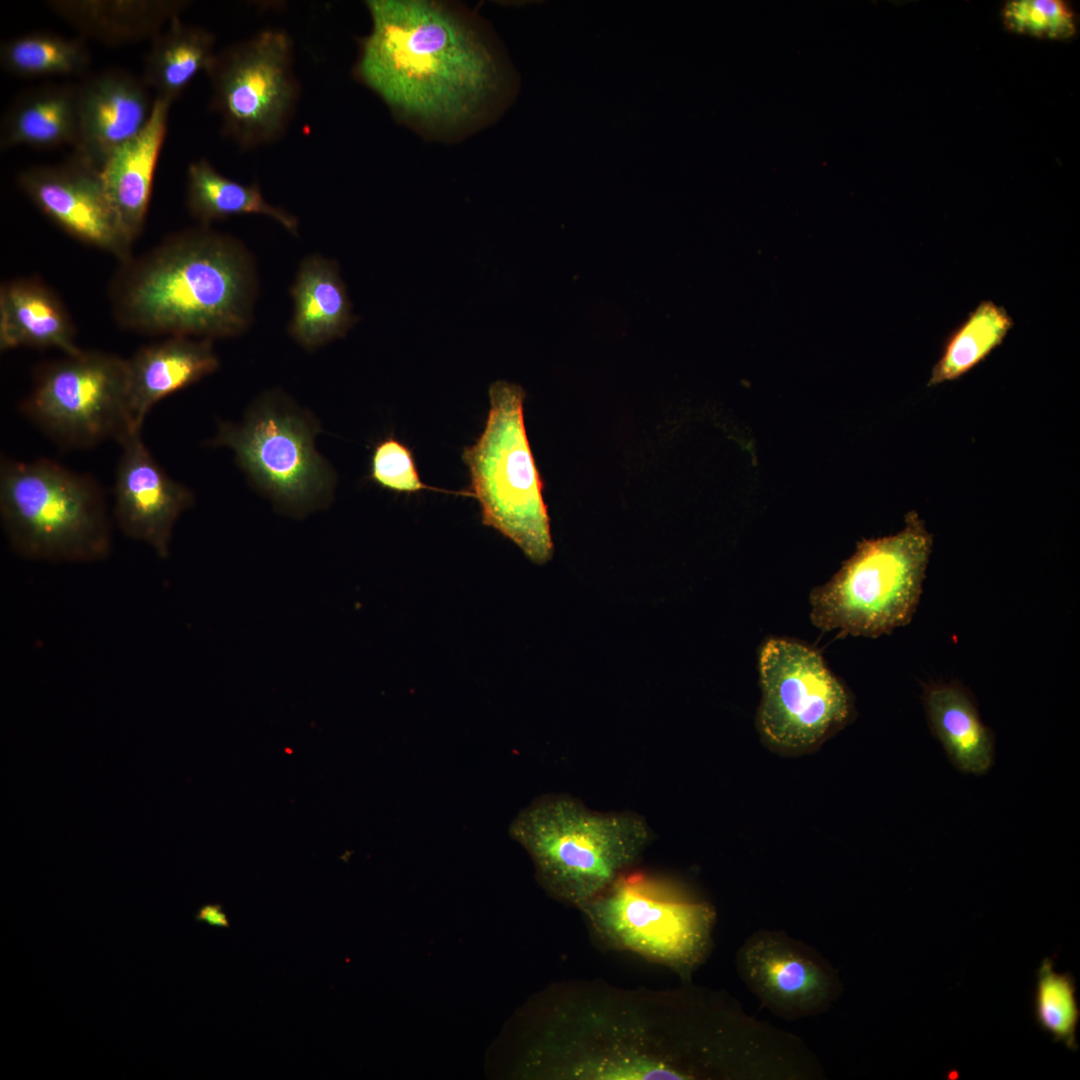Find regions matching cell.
Returning <instances> with one entry per match:
<instances>
[{
	"instance_id": "obj_1",
	"label": "cell",
	"mask_w": 1080,
	"mask_h": 1080,
	"mask_svg": "<svg viewBox=\"0 0 1080 1080\" xmlns=\"http://www.w3.org/2000/svg\"><path fill=\"white\" fill-rule=\"evenodd\" d=\"M755 1043L751 1017L723 991L583 981L552 1008L528 1067L576 1080H741Z\"/></svg>"
},
{
	"instance_id": "obj_2",
	"label": "cell",
	"mask_w": 1080,
	"mask_h": 1080,
	"mask_svg": "<svg viewBox=\"0 0 1080 1080\" xmlns=\"http://www.w3.org/2000/svg\"><path fill=\"white\" fill-rule=\"evenodd\" d=\"M366 6L372 25L354 73L396 117L451 131L485 114L500 75L496 54L472 20L433 1L370 0Z\"/></svg>"
},
{
	"instance_id": "obj_3",
	"label": "cell",
	"mask_w": 1080,
	"mask_h": 1080,
	"mask_svg": "<svg viewBox=\"0 0 1080 1080\" xmlns=\"http://www.w3.org/2000/svg\"><path fill=\"white\" fill-rule=\"evenodd\" d=\"M257 294L256 265L245 245L201 224L121 263L109 289L124 329L209 340L244 333Z\"/></svg>"
},
{
	"instance_id": "obj_4",
	"label": "cell",
	"mask_w": 1080,
	"mask_h": 1080,
	"mask_svg": "<svg viewBox=\"0 0 1080 1080\" xmlns=\"http://www.w3.org/2000/svg\"><path fill=\"white\" fill-rule=\"evenodd\" d=\"M509 835L545 891L576 908L630 870L653 837L641 815L595 811L568 794L536 798L512 820Z\"/></svg>"
},
{
	"instance_id": "obj_5",
	"label": "cell",
	"mask_w": 1080,
	"mask_h": 1080,
	"mask_svg": "<svg viewBox=\"0 0 1080 1080\" xmlns=\"http://www.w3.org/2000/svg\"><path fill=\"white\" fill-rule=\"evenodd\" d=\"M0 515L10 546L27 560L94 563L111 552L100 487L51 460L1 463Z\"/></svg>"
},
{
	"instance_id": "obj_6",
	"label": "cell",
	"mask_w": 1080,
	"mask_h": 1080,
	"mask_svg": "<svg viewBox=\"0 0 1080 1080\" xmlns=\"http://www.w3.org/2000/svg\"><path fill=\"white\" fill-rule=\"evenodd\" d=\"M577 908L602 948L665 966L686 984L714 947V906L664 877L630 869Z\"/></svg>"
},
{
	"instance_id": "obj_7",
	"label": "cell",
	"mask_w": 1080,
	"mask_h": 1080,
	"mask_svg": "<svg viewBox=\"0 0 1080 1080\" xmlns=\"http://www.w3.org/2000/svg\"><path fill=\"white\" fill-rule=\"evenodd\" d=\"M525 391L499 380L489 387L490 408L482 433L463 449L482 523L514 542L534 563L553 555L543 482L524 424Z\"/></svg>"
},
{
	"instance_id": "obj_8",
	"label": "cell",
	"mask_w": 1080,
	"mask_h": 1080,
	"mask_svg": "<svg viewBox=\"0 0 1080 1080\" xmlns=\"http://www.w3.org/2000/svg\"><path fill=\"white\" fill-rule=\"evenodd\" d=\"M933 546L916 512L898 533L858 543L854 554L810 593L812 623L822 631L876 638L914 616Z\"/></svg>"
},
{
	"instance_id": "obj_9",
	"label": "cell",
	"mask_w": 1080,
	"mask_h": 1080,
	"mask_svg": "<svg viewBox=\"0 0 1080 1080\" xmlns=\"http://www.w3.org/2000/svg\"><path fill=\"white\" fill-rule=\"evenodd\" d=\"M315 420L279 392L258 399L240 424L223 423L212 441L230 448L252 482L278 506L305 512L324 506L334 488L318 453Z\"/></svg>"
},
{
	"instance_id": "obj_10",
	"label": "cell",
	"mask_w": 1080,
	"mask_h": 1080,
	"mask_svg": "<svg viewBox=\"0 0 1080 1080\" xmlns=\"http://www.w3.org/2000/svg\"><path fill=\"white\" fill-rule=\"evenodd\" d=\"M206 74L222 132L240 148L271 144L284 135L301 92L289 34L264 29L232 44L216 52Z\"/></svg>"
},
{
	"instance_id": "obj_11",
	"label": "cell",
	"mask_w": 1080,
	"mask_h": 1080,
	"mask_svg": "<svg viewBox=\"0 0 1080 1080\" xmlns=\"http://www.w3.org/2000/svg\"><path fill=\"white\" fill-rule=\"evenodd\" d=\"M22 410L67 448L90 447L107 439L120 444L141 432L129 411L126 359L100 351L82 350L45 365Z\"/></svg>"
},
{
	"instance_id": "obj_12",
	"label": "cell",
	"mask_w": 1080,
	"mask_h": 1080,
	"mask_svg": "<svg viewBox=\"0 0 1080 1080\" xmlns=\"http://www.w3.org/2000/svg\"><path fill=\"white\" fill-rule=\"evenodd\" d=\"M758 666L762 698L757 726L772 748L808 751L849 721L850 695L812 647L769 638L760 649Z\"/></svg>"
},
{
	"instance_id": "obj_13",
	"label": "cell",
	"mask_w": 1080,
	"mask_h": 1080,
	"mask_svg": "<svg viewBox=\"0 0 1080 1080\" xmlns=\"http://www.w3.org/2000/svg\"><path fill=\"white\" fill-rule=\"evenodd\" d=\"M735 965L760 1006L786 1021L827 1012L843 992L832 963L783 930L753 932L737 950Z\"/></svg>"
},
{
	"instance_id": "obj_14",
	"label": "cell",
	"mask_w": 1080,
	"mask_h": 1080,
	"mask_svg": "<svg viewBox=\"0 0 1080 1080\" xmlns=\"http://www.w3.org/2000/svg\"><path fill=\"white\" fill-rule=\"evenodd\" d=\"M20 188L57 226L75 239L114 255L132 257L133 241L105 191L100 171L75 154L54 165L29 167Z\"/></svg>"
},
{
	"instance_id": "obj_15",
	"label": "cell",
	"mask_w": 1080,
	"mask_h": 1080,
	"mask_svg": "<svg viewBox=\"0 0 1080 1080\" xmlns=\"http://www.w3.org/2000/svg\"><path fill=\"white\" fill-rule=\"evenodd\" d=\"M134 432L121 443L114 485V520L127 537L166 558L173 527L193 503L189 488L173 480Z\"/></svg>"
},
{
	"instance_id": "obj_16",
	"label": "cell",
	"mask_w": 1080,
	"mask_h": 1080,
	"mask_svg": "<svg viewBox=\"0 0 1080 1080\" xmlns=\"http://www.w3.org/2000/svg\"><path fill=\"white\" fill-rule=\"evenodd\" d=\"M78 128L73 154L98 169L137 136L150 119L154 100L142 78L109 69L77 84Z\"/></svg>"
},
{
	"instance_id": "obj_17",
	"label": "cell",
	"mask_w": 1080,
	"mask_h": 1080,
	"mask_svg": "<svg viewBox=\"0 0 1080 1080\" xmlns=\"http://www.w3.org/2000/svg\"><path fill=\"white\" fill-rule=\"evenodd\" d=\"M126 362L129 411L139 430L156 403L219 367L212 340L187 336L144 346Z\"/></svg>"
},
{
	"instance_id": "obj_18",
	"label": "cell",
	"mask_w": 1080,
	"mask_h": 1080,
	"mask_svg": "<svg viewBox=\"0 0 1080 1080\" xmlns=\"http://www.w3.org/2000/svg\"><path fill=\"white\" fill-rule=\"evenodd\" d=\"M171 104L155 98L144 129L118 148L100 170L108 198L133 242L146 219Z\"/></svg>"
},
{
	"instance_id": "obj_19",
	"label": "cell",
	"mask_w": 1080,
	"mask_h": 1080,
	"mask_svg": "<svg viewBox=\"0 0 1080 1080\" xmlns=\"http://www.w3.org/2000/svg\"><path fill=\"white\" fill-rule=\"evenodd\" d=\"M291 296L288 330L308 350L343 337L355 321L339 267L322 255L312 254L300 262Z\"/></svg>"
},
{
	"instance_id": "obj_20",
	"label": "cell",
	"mask_w": 1080,
	"mask_h": 1080,
	"mask_svg": "<svg viewBox=\"0 0 1080 1080\" xmlns=\"http://www.w3.org/2000/svg\"><path fill=\"white\" fill-rule=\"evenodd\" d=\"M75 327L59 297L36 278H18L0 288V349L29 346L57 348L66 355L82 351Z\"/></svg>"
},
{
	"instance_id": "obj_21",
	"label": "cell",
	"mask_w": 1080,
	"mask_h": 1080,
	"mask_svg": "<svg viewBox=\"0 0 1080 1080\" xmlns=\"http://www.w3.org/2000/svg\"><path fill=\"white\" fill-rule=\"evenodd\" d=\"M923 706L931 733L953 766L965 774L988 773L994 764L995 737L970 692L956 682L924 684Z\"/></svg>"
},
{
	"instance_id": "obj_22",
	"label": "cell",
	"mask_w": 1080,
	"mask_h": 1080,
	"mask_svg": "<svg viewBox=\"0 0 1080 1080\" xmlns=\"http://www.w3.org/2000/svg\"><path fill=\"white\" fill-rule=\"evenodd\" d=\"M49 7L83 36L107 45L153 39L188 7L183 0H57Z\"/></svg>"
},
{
	"instance_id": "obj_23",
	"label": "cell",
	"mask_w": 1080,
	"mask_h": 1080,
	"mask_svg": "<svg viewBox=\"0 0 1080 1080\" xmlns=\"http://www.w3.org/2000/svg\"><path fill=\"white\" fill-rule=\"evenodd\" d=\"M77 128V84H46L19 95L7 109L1 122L0 147L73 146Z\"/></svg>"
},
{
	"instance_id": "obj_24",
	"label": "cell",
	"mask_w": 1080,
	"mask_h": 1080,
	"mask_svg": "<svg viewBox=\"0 0 1080 1080\" xmlns=\"http://www.w3.org/2000/svg\"><path fill=\"white\" fill-rule=\"evenodd\" d=\"M214 48L212 32L175 17L152 39L142 80L156 91V98L173 103L198 73L208 70Z\"/></svg>"
},
{
	"instance_id": "obj_25",
	"label": "cell",
	"mask_w": 1080,
	"mask_h": 1080,
	"mask_svg": "<svg viewBox=\"0 0 1080 1080\" xmlns=\"http://www.w3.org/2000/svg\"><path fill=\"white\" fill-rule=\"evenodd\" d=\"M187 207L201 225L210 226L214 221L232 216L257 214L273 219L292 234H297L299 228L298 218L269 203L257 182L247 185L228 178L204 158L189 164Z\"/></svg>"
},
{
	"instance_id": "obj_26",
	"label": "cell",
	"mask_w": 1080,
	"mask_h": 1080,
	"mask_svg": "<svg viewBox=\"0 0 1080 1080\" xmlns=\"http://www.w3.org/2000/svg\"><path fill=\"white\" fill-rule=\"evenodd\" d=\"M1007 310L992 300L981 301L948 336L928 385L954 380L981 362L1013 326Z\"/></svg>"
},
{
	"instance_id": "obj_27",
	"label": "cell",
	"mask_w": 1080,
	"mask_h": 1080,
	"mask_svg": "<svg viewBox=\"0 0 1080 1080\" xmlns=\"http://www.w3.org/2000/svg\"><path fill=\"white\" fill-rule=\"evenodd\" d=\"M0 62L20 77L76 76L88 68L90 53L82 39L32 32L3 42Z\"/></svg>"
},
{
	"instance_id": "obj_28",
	"label": "cell",
	"mask_w": 1080,
	"mask_h": 1080,
	"mask_svg": "<svg viewBox=\"0 0 1080 1080\" xmlns=\"http://www.w3.org/2000/svg\"><path fill=\"white\" fill-rule=\"evenodd\" d=\"M1076 992L1073 976L1057 972L1052 959H1043L1036 972L1034 1020L1039 1029L1072 1051L1078 1049L1076 1031L1080 1020Z\"/></svg>"
},
{
	"instance_id": "obj_29",
	"label": "cell",
	"mask_w": 1080,
	"mask_h": 1080,
	"mask_svg": "<svg viewBox=\"0 0 1080 1080\" xmlns=\"http://www.w3.org/2000/svg\"><path fill=\"white\" fill-rule=\"evenodd\" d=\"M1002 20L1012 33L1041 39L1065 40L1076 33L1075 14L1062 0H1011Z\"/></svg>"
},
{
	"instance_id": "obj_30",
	"label": "cell",
	"mask_w": 1080,
	"mask_h": 1080,
	"mask_svg": "<svg viewBox=\"0 0 1080 1080\" xmlns=\"http://www.w3.org/2000/svg\"><path fill=\"white\" fill-rule=\"evenodd\" d=\"M370 480L382 489L399 494L429 490L469 497V492L447 491L427 485L421 479L412 450L401 440L389 435L378 441L371 455Z\"/></svg>"
},
{
	"instance_id": "obj_31",
	"label": "cell",
	"mask_w": 1080,
	"mask_h": 1080,
	"mask_svg": "<svg viewBox=\"0 0 1080 1080\" xmlns=\"http://www.w3.org/2000/svg\"><path fill=\"white\" fill-rule=\"evenodd\" d=\"M195 919L210 926L225 928L230 926L229 919L219 904L203 905L196 913Z\"/></svg>"
}]
</instances>
